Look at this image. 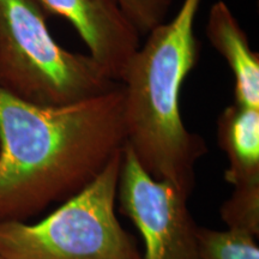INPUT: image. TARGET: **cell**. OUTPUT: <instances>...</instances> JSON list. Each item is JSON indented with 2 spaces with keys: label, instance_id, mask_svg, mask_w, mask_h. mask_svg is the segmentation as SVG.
<instances>
[{
  "label": "cell",
  "instance_id": "obj_1",
  "mask_svg": "<svg viewBox=\"0 0 259 259\" xmlns=\"http://www.w3.org/2000/svg\"><path fill=\"white\" fill-rule=\"evenodd\" d=\"M125 145L121 84L60 106L0 89V222L25 221L71 198Z\"/></svg>",
  "mask_w": 259,
  "mask_h": 259
},
{
  "label": "cell",
  "instance_id": "obj_2",
  "mask_svg": "<svg viewBox=\"0 0 259 259\" xmlns=\"http://www.w3.org/2000/svg\"><path fill=\"white\" fill-rule=\"evenodd\" d=\"M203 0H183L171 18L145 35L130 61L124 89L126 144L153 179L190 196L205 142L184 124L180 94L199 58L197 15Z\"/></svg>",
  "mask_w": 259,
  "mask_h": 259
},
{
  "label": "cell",
  "instance_id": "obj_3",
  "mask_svg": "<svg viewBox=\"0 0 259 259\" xmlns=\"http://www.w3.org/2000/svg\"><path fill=\"white\" fill-rule=\"evenodd\" d=\"M118 84L89 54L54 40L36 0H0V89L35 105L60 106Z\"/></svg>",
  "mask_w": 259,
  "mask_h": 259
},
{
  "label": "cell",
  "instance_id": "obj_4",
  "mask_svg": "<svg viewBox=\"0 0 259 259\" xmlns=\"http://www.w3.org/2000/svg\"><path fill=\"white\" fill-rule=\"evenodd\" d=\"M122 153L88 186L34 223L0 222L3 259H142L115 213Z\"/></svg>",
  "mask_w": 259,
  "mask_h": 259
},
{
  "label": "cell",
  "instance_id": "obj_5",
  "mask_svg": "<svg viewBox=\"0 0 259 259\" xmlns=\"http://www.w3.org/2000/svg\"><path fill=\"white\" fill-rule=\"evenodd\" d=\"M189 197L169 183L153 179L125 145L116 200L141 233L142 259H202Z\"/></svg>",
  "mask_w": 259,
  "mask_h": 259
},
{
  "label": "cell",
  "instance_id": "obj_6",
  "mask_svg": "<svg viewBox=\"0 0 259 259\" xmlns=\"http://www.w3.org/2000/svg\"><path fill=\"white\" fill-rule=\"evenodd\" d=\"M47 14L60 16L79 34L89 56L109 79L121 83L142 36L115 0H36Z\"/></svg>",
  "mask_w": 259,
  "mask_h": 259
},
{
  "label": "cell",
  "instance_id": "obj_7",
  "mask_svg": "<svg viewBox=\"0 0 259 259\" xmlns=\"http://www.w3.org/2000/svg\"><path fill=\"white\" fill-rule=\"evenodd\" d=\"M205 34L232 71L234 102L259 109V54L251 48L247 34L223 0L210 8Z\"/></svg>",
  "mask_w": 259,
  "mask_h": 259
},
{
  "label": "cell",
  "instance_id": "obj_8",
  "mask_svg": "<svg viewBox=\"0 0 259 259\" xmlns=\"http://www.w3.org/2000/svg\"><path fill=\"white\" fill-rule=\"evenodd\" d=\"M216 125L219 145L228 160L225 180L233 189L259 186V109L233 102Z\"/></svg>",
  "mask_w": 259,
  "mask_h": 259
},
{
  "label": "cell",
  "instance_id": "obj_9",
  "mask_svg": "<svg viewBox=\"0 0 259 259\" xmlns=\"http://www.w3.org/2000/svg\"><path fill=\"white\" fill-rule=\"evenodd\" d=\"M202 259H259L257 236L239 229L197 228Z\"/></svg>",
  "mask_w": 259,
  "mask_h": 259
},
{
  "label": "cell",
  "instance_id": "obj_10",
  "mask_svg": "<svg viewBox=\"0 0 259 259\" xmlns=\"http://www.w3.org/2000/svg\"><path fill=\"white\" fill-rule=\"evenodd\" d=\"M221 218L227 228L259 234V186L234 189L222 204Z\"/></svg>",
  "mask_w": 259,
  "mask_h": 259
},
{
  "label": "cell",
  "instance_id": "obj_11",
  "mask_svg": "<svg viewBox=\"0 0 259 259\" xmlns=\"http://www.w3.org/2000/svg\"><path fill=\"white\" fill-rule=\"evenodd\" d=\"M142 37L168 18L174 0H115Z\"/></svg>",
  "mask_w": 259,
  "mask_h": 259
},
{
  "label": "cell",
  "instance_id": "obj_12",
  "mask_svg": "<svg viewBox=\"0 0 259 259\" xmlns=\"http://www.w3.org/2000/svg\"><path fill=\"white\" fill-rule=\"evenodd\" d=\"M0 259H3V258H2V257H0Z\"/></svg>",
  "mask_w": 259,
  "mask_h": 259
}]
</instances>
